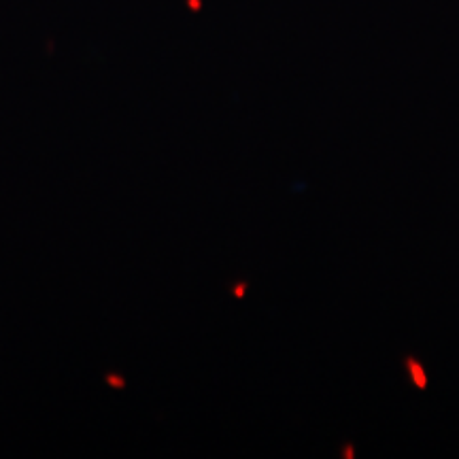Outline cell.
Returning <instances> with one entry per match:
<instances>
[{"mask_svg":"<svg viewBox=\"0 0 459 459\" xmlns=\"http://www.w3.org/2000/svg\"><path fill=\"white\" fill-rule=\"evenodd\" d=\"M404 368H406V375H409V378H411L412 387L419 389V392H426V389H428L426 366H423L417 358H412V355H406Z\"/></svg>","mask_w":459,"mask_h":459,"instance_id":"cell-1","label":"cell"},{"mask_svg":"<svg viewBox=\"0 0 459 459\" xmlns=\"http://www.w3.org/2000/svg\"><path fill=\"white\" fill-rule=\"evenodd\" d=\"M342 457H347V459H353V457H355V449H353V445H344Z\"/></svg>","mask_w":459,"mask_h":459,"instance_id":"cell-2","label":"cell"}]
</instances>
